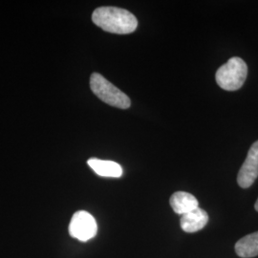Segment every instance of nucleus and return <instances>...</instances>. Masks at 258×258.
I'll use <instances>...</instances> for the list:
<instances>
[{
	"label": "nucleus",
	"instance_id": "1",
	"mask_svg": "<svg viewBox=\"0 0 258 258\" xmlns=\"http://www.w3.org/2000/svg\"><path fill=\"white\" fill-rule=\"evenodd\" d=\"M92 21L103 31L118 35L133 33L138 26V20L133 14L118 7H100L95 10Z\"/></svg>",
	"mask_w": 258,
	"mask_h": 258
},
{
	"label": "nucleus",
	"instance_id": "4",
	"mask_svg": "<svg viewBox=\"0 0 258 258\" xmlns=\"http://www.w3.org/2000/svg\"><path fill=\"white\" fill-rule=\"evenodd\" d=\"M97 231V222L89 212L79 211L72 216L69 224V233L73 238L85 242L95 237Z\"/></svg>",
	"mask_w": 258,
	"mask_h": 258
},
{
	"label": "nucleus",
	"instance_id": "7",
	"mask_svg": "<svg viewBox=\"0 0 258 258\" xmlns=\"http://www.w3.org/2000/svg\"><path fill=\"white\" fill-rule=\"evenodd\" d=\"M169 204L174 212L180 215H184L199 208L198 200L195 196L185 191H177L172 194Z\"/></svg>",
	"mask_w": 258,
	"mask_h": 258
},
{
	"label": "nucleus",
	"instance_id": "3",
	"mask_svg": "<svg viewBox=\"0 0 258 258\" xmlns=\"http://www.w3.org/2000/svg\"><path fill=\"white\" fill-rule=\"evenodd\" d=\"M90 87L92 92L102 102L111 106L127 109L131 105V101L126 94L120 91L105 78L99 73H93L90 77Z\"/></svg>",
	"mask_w": 258,
	"mask_h": 258
},
{
	"label": "nucleus",
	"instance_id": "8",
	"mask_svg": "<svg viewBox=\"0 0 258 258\" xmlns=\"http://www.w3.org/2000/svg\"><path fill=\"white\" fill-rule=\"evenodd\" d=\"M87 164L98 175L102 176V177L119 178L122 175L121 166L112 161H104V160H99V159L93 158L88 160Z\"/></svg>",
	"mask_w": 258,
	"mask_h": 258
},
{
	"label": "nucleus",
	"instance_id": "9",
	"mask_svg": "<svg viewBox=\"0 0 258 258\" xmlns=\"http://www.w3.org/2000/svg\"><path fill=\"white\" fill-rule=\"evenodd\" d=\"M235 252L242 258H250L258 255V231L248 234L238 240L235 244Z\"/></svg>",
	"mask_w": 258,
	"mask_h": 258
},
{
	"label": "nucleus",
	"instance_id": "10",
	"mask_svg": "<svg viewBox=\"0 0 258 258\" xmlns=\"http://www.w3.org/2000/svg\"><path fill=\"white\" fill-rule=\"evenodd\" d=\"M254 209H255V211H256V212H258V199L257 201L255 202V205H254Z\"/></svg>",
	"mask_w": 258,
	"mask_h": 258
},
{
	"label": "nucleus",
	"instance_id": "2",
	"mask_svg": "<svg viewBox=\"0 0 258 258\" xmlns=\"http://www.w3.org/2000/svg\"><path fill=\"white\" fill-rule=\"evenodd\" d=\"M248 76L247 63L238 56H233L225 64L218 68L215 80L220 88L227 91L240 89Z\"/></svg>",
	"mask_w": 258,
	"mask_h": 258
},
{
	"label": "nucleus",
	"instance_id": "6",
	"mask_svg": "<svg viewBox=\"0 0 258 258\" xmlns=\"http://www.w3.org/2000/svg\"><path fill=\"white\" fill-rule=\"evenodd\" d=\"M209 222V215L202 209L197 208L192 212L182 215L180 225L184 232L194 233L201 231Z\"/></svg>",
	"mask_w": 258,
	"mask_h": 258
},
{
	"label": "nucleus",
	"instance_id": "5",
	"mask_svg": "<svg viewBox=\"0 0 258 258\" xmlns=\"http://www.w3.org/2000/svg\"><path fill=\"white\" fill-rule=\"evenodd\" d=\"M258 177V141L250 147L247 158L240 168L237 183L242 188H248Z\"/></svg>",
	"mask_w": 258,
	"mask_h": 258
}]
</instances>
